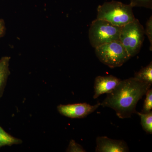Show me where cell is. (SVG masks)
Instances as JSON below:
<instances>
[{"label":"cell","mask_w":152,"mask_h":152,"mask_svg":"<svg viewBox=\"0 0 152 152\" xmlns=\"http://www.w3.org/2000/svg\"><path fill=\"white\" fill-rule=\"evenodd\" d=\"M151 85L134 77L121 80L110 93L107 94L101 105L113 109L120 118H131L133 113H137L138 102Z\"/></svg>","instance_id":"1"},{"label":"cell","mask_w":152,"mask_h":152,"mask_svg":"<svg viewBox=\"0 0 152 152\" xmlns=\"http://www.w3.org/2000/svg\"><path fill=\"white\" fill-rule=\"evenodd\" d=\"M133 7L121 2L112 1L98 6L96 19L104 20L114 26L123 27L136 19Z\"/></svg>","instance_id":"2"},{"label":"cell","mask_w":152,"mask_h":152,"mask_svg":"<svg viewBox=\"0 0 152 152\" xmlns=\"http://www.w3.org/2000/svg\"><path fill=\"white\" fill-rule=\"evenodd\" d=\"M145 29L138 19L122 27L119 41L126 50L130 58L140 50L145 39Z\"/></svg>","instance_id":"3"},{"label":"cell","mask_w":152,"mask_h":152,"mask_svg":"<svg viewBox=\"0 0 152 152\" xmlns=\"http://www.w3.org/2000/svg\"><path fill=\"white\" fill-rule=\"evenodd\" d=\"M121 28L104 20L96 19L92 22L89 30L91 45L95 48L110 42L119 41Z\"/></svg>","instance_id":"4"},{"label":"cell","mask_w":152,"mask_h":152,"mask_svg":"<svg viewBox=\"0 0 152 152\" xmlns=\"http://www.w3.org/2000/svg\"><path fill=\"white\" fill-rule=\"evenodd\" d=\"M99 60L109 67L121 66L131 58L126 50L119 41H115L95 48Z\"/></svg>","instance_id":"5"},{"label":"cell","mask_w":152,"mask_h":152,"mask_svg":"<svg viewBox=\"0 0 152 152\" xmlns=\"http://www.w3.org/2000/svg\"><path fill=\"white\" fill-rule=\"evenodd\" d=\"M100 105V103L94 106L86 103L60 104L57 107V110L64 116L71 118H83L94 112Z\"/></svg>","instance_id":"6"},{"label":"cell","mask_w":152,"mask_h":152,"mask_svg":"<svg viewBox=\"0 0 152 152\" xmlns=\"http://www.w3.org/2000/svg\"><path fill=\"white\" fill-rule=\"evenodd\" d=\"M96 152H129L127 144L120 140H114L107 137H99L96 138Z\"/></svg>","instance_id":"7"},{"label":"cell","mask_w":152,"mask_h":152,"mask_svg":"<svg viewBox=\"0 0 152 152\" xmlns=\"http://www.w3.org/2000/svg\"><path fill=\"white\" fill-rule=\"evenodd\" d=\"M121 80L113 75L99 76L95 80L94 99L100 95L110 93L119 84Z\"/></svg>","instance_id":"8"},{"label":"cell","mask_w":152,"mask_h":152,"mask_svg":"<svg viewBox=\"0 0 152 152\" xmlns=\"http://www.w3.org/2000/svg\"><path fill=\"white\" fill-rule=\"evenodd\" d=\"M11 58L4 56L0 59V99L3 96L10 72V62Z\"/></svg>","instance_id":"9"},{"label":"cell","mask_w":152,"mask_h":152,"mask_svg":"<svg viewBox=\"0 0 152 152\" xmlns=\"http://www.w3.org/2000/svg\"><path fill=\"white\" fill-rule=\"evenodd\" d=\"M21 139L17 138L11 135L0 126V148L6 146L13 145L22 144Z\"/></svg>","instance_id":"10"},{"label":"cell","mask_w":152,"mask_h":152,"mask_svg":"<svg viewBox=\"0 0 152 152\" xmlns=\"http://www.w3.org/2000/svg\"><path fill=\"white\" fill-rule=\"evenodd\" d=\"M134 77L142 82L152 84V62L134 74Z\"/></svg>","instance_id":"11"},{"label":"cell","mask_w":152,"mask_h":152,"mask_svg":"<svg viewBox=\"0 0 152 152\" xmlns=\"http://www.w3.org/2000/svg\"><path fill=\"white\" fill-rule=\"evenodd\" d=\"M141 118V125L143 129L147 134H152V112L147 113H143L137 112Z\"/></svg>","instance_id":"12"},{"label":"cell","mask_w":152,"mask_h":152,"mask_svg":"<svg viewBox=\"0 0 152 152\" xmlns=\"http://www.w3.org/2000/svg\"><path fill=\"white\" fill-rule=\"evenodd\" d=\"M143 107L142 110V113H147L151 111L152 109V90L150 88L147 91L145 94Z\"/></svg>","instance_id":"13"},{"label":"cell","mask_w":152,"mask_h":152,"mask_svg":"<svg viewBox=\"0 0 152 152\" xmlns=\"http://www.w3.org/2000/svg\"><path fill=\"white\" fill-rule=\"evenodd\" d=\"M130 4L134 7H142L152 9V0H130Z\"/></svg>","instance_id":"14"},{"label":"cell","mask_w":152,"mask_h":152,"mask_svg":"<svg viewBox=\"0 0 152 152\" xmlns=\"http://www.w3.org/2000/svg\"><path fill=\"white\" fill-rule=\"evenodd\" d=\"M145 35H146L149 41L150 50H152V17H150L146 23V28L145 29Z\"/></svg>","instance_id":"15"},{"label":"cell","mask_w":152,"mask_h":152,"mask_svg":"<svg viewBox=\"0 0 152 152\" xmlns=\"http://www.w3.org/2000/svg\"><path fill=\"white\" fill-rule=\"evenodd\" d=\"M66 152H86V151L80 144L77 143L73 140H72L69 143Z\"/></svg>","instance_id":"16"},{"label":"cell","mask_w":152,"mask_h":152,"mask_svg":"<svg viewBox=\"0 0 152 152\" xmlns=\"http://www.w3.org/2000/svg\"><path fill=\"white\" fill-rule=\"evenodd\" d=\"M5 31L6 27L4 21L2 19H0V38L4 36Z\"/></svg>","instance_id":"17"}]
</instances>
